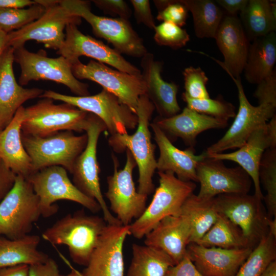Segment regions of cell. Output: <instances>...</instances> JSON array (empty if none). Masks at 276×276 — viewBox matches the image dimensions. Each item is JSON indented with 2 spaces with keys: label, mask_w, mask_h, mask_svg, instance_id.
<instances>
[{
  "label": "cell",
  "mask_w": 276,
  "mask_h": 276,
  "mask_svg": "<svg viewBox=\"0 0 276 276\" xmlns=\"http://www.w3.org/2000/svg\"><path fill=\"white\" fill-rule=\"evenodd\" d=\"M155 108L148 97L142 95L139 100L136 114L137 125L132 134L128 133L110 135L108 142L113 150L121 153L128 150L138 167L137 191L146 195L154 191L153 176L156 170L155 145L151 141L150 120Z\"/></svg>",
  "instance_id": "obj_1"
},
{
  "label": "cell",
  "mask_w": 276,
  "mask_h": 276,
  "mask_svg": "<svg viewBox=\"0 0 276 276\" xmlns=\"http://www.w3.org/2000/svg\"><path fill=\"white\" fill-rule=\"evenodd\" d=\"M107 224L103 217L79 211L57 220L42 237L52 245H66L73 261L86 267Z\"/></svg>",
  "instance_id": "obj_2"
},
{
  "label": "cell",
  "mask_w": 276,
  "mask_h": 276,
  "mask_svg": "<svg viewBox=\"0 0 276 276\" xmlns=\"http://www.w3.org/2000/svg\"><path fill=\"white\" fill-rule=\"evenodd\" d=\"M159 186L150 204L142 215L130 224L131 235L144 237L163 219L180 214L186 200L193 193L196 185L193 181L178 179L170 172H157Z\"/></svg>",
  "instance_id": "obj_3"
},
{
  "label": "cell",
  "mask_w": 276,
  "mask_h": 276,
  "mask_svg": "<svg viewBox=\"0 0 276 276\" xmlns=\"http://www.w3.org/2000/svg\"><path fill=\"white\" fill-rule=\"evenodd\" d=\"M88 112L67 103L55 104L43 98L25 108L21 134L43 137L62 131H86Z\"/></svg>",
  "instance_id": "obj_4"
},
{
  "label": "cell",
  "mask_w": 276,
  "mask_h": 276,
  "mask_svg": "<svg viewBox=\"0 0 276 276\" xmlns=\"http://www.w3.org/2000/svg\"><path fill=\"white\" fill-rule=\"evenodd\" d=\"M60 3L71 14L85 19L96 36L106 40L121 54L141 58L148 53L142 38L129 20L97 15L85 1L62 0Z\"/></svg>",
  "instance_id": "obj_5"
},
{
  "label": "cell",
  "mask_w": 276,
  "mask_h": 276,
  "mask_svg": "<svg viewBox=\"0 0 276 276\" xmlns=\"http://www.w3.org/2000/svg\"><path fill=\"white\" fill-rule=\"evenodd\" d=\"M21 138L31 159L33 173L47 167L60 166L71 174L76 159L87 142L86 134L75 135L68 130L43 137L21 133Z\"/></svg>",
  "instance_id": "obj_6"
},
{
  "label": "cell",
  "mask_w": 276,
  "mask_h": 276,
  "mask_svg": "<svg viewBox=\"0 0 276 276\" xmlns=\"http://www.w3.org/2000/svg\"><path fill=\"white\" fill-rule=\"evenodd\" d=\"M40 216L39 199L32 185L16 175L12 188L0 202V237L16 239L28 235Z\"/></svg>",
  "instance_id": "obj_7"
},
{
  "label": "cell",
  "mask_w": 276,
  "mask_h": 276,
  "mask_svg": "<svg viewBox=\"0 0 276 276\" xmlns=\"http://www.w3.org/2000/svg\"><path fill=\"white\" fill-rule=\"evenodd\" d=\"M45 8L43 15L20 29L7 35V46L14 49L24 47L26 42L35 40L46 48L58 50L65 40L64 31L70 24L79 25L81 18L71 14L60 1L35 0Z\"/></svg>",
  "instance_id": "obj_8"
},
{
  "label": "cell",
  "mask_w": 276,
  "mask_h": 276,
  "mask_svg": "<svg viewBox=\"0 0 276 276\" xmlns=\"http://www.w3.org/2000/svg\"><path fill=\"white\" fill-rule=\"evenodd\" d=\"M37 196L41 216L48 218L55 214L58 200L77 202L90 212L101 211L99 203L81 192L70 179L66 170L60 166L47 167L32 173L27 178Z\"/></svg>",
  "instance_id": "obj_9"
},
{
  "label": "cell",
  "mask_w": 276,
  "mask_h": 276,
  "mask_svg": "<svg viewBox=\"0 0 276 276\" xmlns=\"http://www.w3.org/2000/svg\"><path fill=\"white\" fill-rule=\"evenodd\" d=\"M88 126L85 131L87 142L75 162L71 173L73 183L81 192L97 201L107 224H121L109 211L99 181L100 169L97 156V144L100 135L107 128L104 122L95 114L88 112Z\"/></svg>",
  "instance_id": "obj_10"
},
{
  "label": "cell",
  "mask_w": 276,
  "mask_h": 276,
  "mask_svg": "<svg viewBox=\"0 0 276 276\" xmlns=\"http://www.w3.org/2000/svg\"><path fill=\"white\" fill-rule=\"evenodd\" d=\"M39 98L61 101L93 113L105 124L110 135L124 134L136 128L137 117L113 94L102 89L95 95L72 96L52 90L44 91Z\"/></svg>",
  "instance_id": "obj_11"
},
{
  "label": "cell",
  "mask_w": 276,
  "mask_h": 276,
  "mask_svg": "<svg viewBox=\"0 0 276 276\" xmlns=\"http://www.w3.org/2000/svg\"><path fill=\"white\" fill-rule=\"evenodd\" d=\"M14 61L20 67L21 86L32 80H50L65 85L77 96L89 95L88 85L74 77L71 63L63 56L50 58L44 51L35 53L22 47L14 49Z\"/></svg>",
  "instance_id": "obj_12"
},
{
  "label": "cell",
  "mask_w": 276,
  "mask_h": 276,
  "mask_svg": "<svg viewBox=\"0 0 276 276\" xmlns=\"http://www.w3.org/2000/svg\"><path fill=\"white\" fill-rule=\"evenodd\" d=\"M125 151L126 163L120 170L117 157L112 154L113 172L107 177L108 188L105 195L109 201L110 210L121 224L129 225L144 212L148 196L136 191L132 177L136 164L131 153Z\"/></svg>",
  "instance_id": "obj_13"
},
{
  "label": "cell",
  "mask_w": 276,
  "mask_h": 276,
  "mask_svg": "<svg viewBox=\"0 0 276 276\" xmlns=\"http://www.w3.org/2000/svg\"><path fill=\"white\" fill-rule=\"evenodd\" d=\"M71 64L72 73L76 79L97 83L136 114L139 98L146 93L142 75L135 76L114 70L94 60H90L87 64L78 60Z\"/></svg>",
  "instance_id": "obj_14"
},
{
  "label": "cell",
  "mask_w": 276,
  "mask_h": 276,
  "mask_svg": "<svg viewBox=\"0 0 276 276\" xmlns=\"http://www.w3.org/2000/svg\"><path fill=\"white\" fill-rule=\"evenodd\" d=\"M219 213L237 225L255 248L267 235V216L262 200L255 194H225L214 197Z\"/></svg>",
  "instance_id": "obj_15"
},
{
  "label": "cell",
  "mask_w": 276,
  "mask_h": 276,
  "mask_svg": "<svg viewBox=\"0 0 276 276\" xmlns=\"http://www.w3.org/2000/svg\"><path fill=\"white\" fill-rule=\"evenodd\" d=\"M231 77L238 90V111L224 135L207 148L205 151L207 154L220 153L228 149L240 148L252 132L275 114L276 106L267 104L252 105L244 93L241 78Z\"/></svg>",
  "instance_id": "obj_16"
},
{
  "label": "cell",
  "mask_w": 276,
  "mask_h": 276,
  "mask_svg": "<svg viewBox=\"0 0 276 276\" xmlns=\"http://www.w3.org/2000/svg\"><path fill=\"white\" fill-rule=\"evenodd\" d=\"M65 40L57 53L71 63L87 56L129 74L141 76V71L127 61L119 52L90 36L82 33L75 24H70L65 30Z\"/></svg>",
  "instance_id": "obj_17"
},
{
  "label": "cell",
  "mask_w": 276,
  "mask_h": 276,
  "mask_svg": "<svg viewBox=\"0 0 276 276\" xmlns=\"http://www.w3.org/2000/svg\"><path fill=\"white\" fill-rule=\"evenodd\" d=\"M196 175L200 183L197 196L209 199L225 194H248L252 180L241 167H226L222 160L206 156L197 165Z\"/></svg>",
  "instance_id": "obj_18"
},
{
  "label": "cell",
  "mask_w": 276,
  "mask_h": 276,
  "mask_svg": "<svg viewBox=\"0 0 276 276\" xmlns=\"http://www.w3.org/2000/svg\"><path fill=\"white\" fill-rule=\"evenodd\" d=\"M276 148V115L256 129L245 144L236 151L227 153L207 154L210 158L237 163L250 177L255 195L263 200L259 179V168L263 154L269 148Z\"/></svg>",
  "instance_id": "obj_19"
},
{
  "label": "cell",
  "mask_w": 276,
  "mask_h": 276,
  "mask_svg": "<svg viewBox=\"0 0 276 276\" xmlns=\"http://www.w3.org/2000/svg\"><path fill=\"white\" fill-rule=\"evenodd\" d=\"M130 225L107 224L82 273L84 276H124L123 246Z\"/></svg>",
  "instance_id": "obj_20"
},
{
  "label": "cell",
  "mask_w": 276,
  "mask_h": 276,
  "mask_svg": "<svg viewBox=\"0 0 276 276\" xmlns=\"http://www.w3.org/2000/svg\"><path fill=\"white\" fill-rule=\"evenodd\" d=\"M214 38L224 60L220 61L208 56L218 63L230 77H240L250 43L240 19L237 16H223Z\"/></svg>",
  "instance_id": "obj_21"
},
{
  "label": "cell",
  "mask_w": 276,
  "mask_h": 276,
  "mask_svg": "<svg viewBox=\"0 0 276 276\" xmlns=\"http://www.w3.org/2000/svg\"><path fill=\"white\" fill-rule=\"evenodd\" d=\"M141 75L146 87L145 95L161 118H170L179 113L177 99L178 86L165 81L161 76L163 63L148 52L141 58Z\"/></svg>",
  "instance_id": "obj_22"
},
{
  "label": "cell",
  "mask_w": 276,
  "mask_h": 276,
  "mask_svg": "<svg viewBox=\"0 0 276 276\" xmlns=\"http://www.w3.org/2000/svg\"><path fill=\"white\" fill-rule=\"evenodd\" d=\"M254 248L225 249L190 243L187 251L204 276H235Z\"/></svg>",
  "instance_id": "obj_23"
},
{
  "label": "cell",
  "mask_w": 276,
  "mask_h": 276,
  "mask_svg": "<svg viewBox=\"0 0 276 276\" xmlns=\"http://www.w3.org/2000/svg\"><path fill=\"white\" fill-rule=\"evenodd\" d=\"M14 50L7 47L0 61V131L9 124L23 103L39 98L44 92L38 88H25L17 82L13 70Z\"/></svg>",
  "instance_id": "obj_24"
},
{
  "label": "cell",
  "mask_w": 276,
  "mask_h": 276,
  "mask_svg": "<svg viewBox=\"0 0 276 276\" xmlns=\"http://www.w3.org/2000/svg\"><path fill=\"white\" fill-rule=\"evenodd\" d=\"M150 127L159 151V156L156 160L157 171L172 172L181 180L198 182L196 168L198 163L206 157L205 151L196 155L194 148L179 149L154 123H150Z\"/></svg>",
  "instance_id": "obj_25"
},
{
  "label": "cell",
  "mask_w": 276,
  "mask_h": 276,
  "mask_svg": "<svg viewBox=\"0 0 276 276\" xmlns=\"http://www.w3.org/2000/svg\"><path fill=\"white\" fill-rule=\"evenodd\" d=\"M145 237V245L163 251L175 265L187 254L190 243V224L180 214L169 216L159 221Z\"/></svg>",
  "instance_id": "obj_26"
},
{
  "label": "cell",
  "mask_w": 276,
  "mask_h": 276,
  "mask_svg": "<svg viewBox=\"0 0 276 276\" xmlns=\"http://www.w3.org/2000/svg\"><path fill=\"white\" fill-rule=\"evenodd\" d=\"M154 123L167 136L179 137L189 147L194 148L196 138L201 132L211 129L224 128L228 121L197 112L186 107L170 118L157 117Z\"/></svg>",
  "instance_id": "obj_27"
},
{
  "label": "cell",
  "mask_w": 276,
  "mask_h": 276,
  "mask_svg": "<svg viewBox=\"0 0 276 276\" xmlns=\"http://www.w3.org/2000/svg\"><path fill=\"white\" fill-rule=\"evenodd\" d=\"M24 110L23 106L20 107L9 124L0 131V158L16 175L27 178L33 170L21 138Z\"/></svg>",
  "instance_id": "obj_28"
},
{
  "label": "cell",
  "mask_w": 276,
  "mask_h": 276,
  "mask_svg": "<svg viewBox=\"0 0 276 276\" xmlns=\"http://www.w3.org/2000/svg\"><path fill=\"white\" fill-rule=\"evenodd\" d=\"M275 62V32L252 40L243 70L246 80L259 84L273 72Z\"/></svg>",
  "instance_id": "obj_29"
},
{
  "label": "cell",
  "mask_w": 276,
  "mask_h": 276,
  "mask_svg": "<svg viewBox=\"0 0 276 276\" xmlns=\"http://www.w3.org/2000/svg\"><path fill=\"white\" fill-rule=\"evenodd\" d=\"M40 238L28 234L10 239L0 237V268L26 264L32 265L46 262L50 257L38 249Z\"/></svg>",
  "instance_id": "obj_30"
},
{
  "label": "cell",
  "mask_w": 276,
  "mask_h": 276,
  "mask_svg": "<svg viewBox=\"0 0 276 276\" xmlns=\"http://www.w3.org/2000/svg\"><path fill=\"white\" fill-rule=\"evenodd\" d=\"M240 16L249 40L264 36L276 30L275 1L248 0Z\"/></svg>",
  "instance_id": "obj_31"
},
{
  "label": "cell",
  "mask_w": 276,
  "mask_h": 276,
  "mask_svg": "<svg viewBox=\"0 0 276 276\" xmlns=\"http://www.w3.org/2000/svg\"><path fill=\"white\" fill-rule=\"evenodd\" d=\"M180 214L189 223L191 243L197 242L209 231L217 220L219 212L214 197L202 198L193 193L183 203Z\"/></svg>",
  "instance_id": "obj_32"
},
{
  "label": "cell",
  "mask_w": 276,
  "mask_h": 276,
  "mask_svg": "<svg viewBox=\"0 0 276 276\" xmlns=\"http://www.w3.org/2000/svg\"><path fill=\"white\" fill-rule=\"evenodd\" d=\"M132 251L127 276H165L168 269L175 265L169 256L153 247L133 243Z\"/></svg>",
  "instance_id": "obj_33"
},
{
  "label": "cell",
  "mask_w": 276,
  "mask_h": 276,
  "mask_svg": "<svg viewBox=\"0 0 276 276\" xmlns=\"http://www.w3.org/2000/svg\"><path fill=\"white\" fill-rule=\"evenodd\" d=\"M196 243L204 247L225 249L254 248L241 229L220 213L214 224Z\"/></svg>",
  "instance_id": "obj_34"
},
{
  "label": "cell",
  "mask_w": 276,
  "mask_h": 276,
  "mask_svg": "<svg viewBox=\"0 0 276 276\" xmlns=\"http://www.w3.org/2000/svg\"><path fill=\"white\" fill-rule=\"evenodd\" d=\"M182 1L192 13L196 36L214 38L223 17L220 7L211 0Z\"/></svg>",
  "instance_id": "obj_35"
},
{
  "label": "cell",
  "mask_w": 276,
  "mask_h": 276,
  "mask_svg": "<svg viewBox=\"0 0 276 276\" xmlns=\"http://www.w3.org/2000/svg\"><path fill=\"white\" fill-rule=\"evenodd\" d=\"M276 260V237L268 233L252 249L235 276H260Z\"/></svg>",
  "instance_id": "obj_36"
},
{
  "label": "cell",
  "mask_w": 276,
  "mask_h": 276,
  "mask_svg": "<svg viewBox=\"0 0 276 276\" xmlns=\"http://www.w3.org/2000/svg\"><path fill=\"white\" fill-rule=\"evenodd\" d=\"M259 179L266 194L263 197L268 217H276V148L264 152L259 168Z\"/></svg>",
  "instance_id": "obj_37"
},
{
  "label": "cell",
  "mask_w": 276,
  "mask_h": 276,
  "mask_svg": "<svg viewBox=\"0 0 276 276\" xmlns=\"http://www.w3.org/2000/svg\"><path fill=\"white\" fill-rule=\"evenodd\" d=\"M45 11L37 3L27 9L0 8V30L8 34L20 29L40 18Z\"/></svg>",
  "instance_id": "obj_38"
},
{
  "label": "cell",
  "mask_w": 276,
  "mask_h": 276,
  "mask_svg": "<svg viewBox=\"0 0 276 276\" xmlns=\"http://www.w3.org/2000/svg\"><path fill=\"white\" fill-rule=\"evenodd\" d=\"M182 98L187 107L201 114L226 121L236 116L234 105L221 98L193 99L182 93Z\"/></svg>",
  "instance_id": "obj_39"
},
{
  "label": "cell",
  "mask_w": 276,
  "mask_h": 276,
  "mask_svg": "<svg viewBox=\"0 0 276 276\" xmlns=\"http://www.w3.org/2000/svg\"><path fill=\"white\" fill-rule=\"evenodd\" d=\"M153 30L154 40L159 45L177 49L185 46L190 40L186 30L173 23L162 22Z\"/></svg>",
  "instance_id": "obj_40"
},
{
  "label": "cell",
  "mask_w": 276,
  "mask_h": 276,
  "mask_svg": "<svg viewBox=\"0 0 276 276\" xmlns=\"http://www.w3.org/2000/svg\"><path fill=\"white\" fill-rule=\"evenodd\" d=\"M185 91L188 97L193 99L210 98L206 85L209 81L205 72L200 67L189 66L182 72Z\"/></svg>",
  "instance_id": "obj_41"
},
{
  "label": "cell",
  "mask_w": 276,
  "mask_h": 276,
  "mask_svg": "<svg viewBox=\"0 0 276 276\" xmlns=\"http://www.w3.org/2000/svg\"><path fill=\"white\" fill-rule=\"evenodd\" d=\"M153 3L158 10V20L180 27L186 25L189 11L182 0H155Z\"/></svg>",
  "instance_id": "obj_42"
},
{
  "label": "cell",
  "mask_w": 276,
  "mask_h": 276,
  "mask_svg": "<svg viewBox=\"0 0 276 276\" xmlns=\"http://www.w3.org/2000/svg\"><path fill=\"white\" fill-rule=\"evenodd\" d=\"M254 96L258 100L259 104H267L276 106L275 70L258 84Z\"/></svg>",
  "instance_id": "obj_43"
},
{
  "label": "cell",
  "mask_w": 276,
  "mask_h": 276,
  "mask_svg": "<svg viewBox=\"0 0 276 276\" xmlns=\"http://www.w3.org/2000/svg\"><path fill=\"white\" fill-rule=\"evenodd\" d=\"M95 5L104 13L129 20L132 11L123 0H94Z\"/></svg>",
  "instance_id": "obj_44"
},
{
  "label": "cell",
  "mask_w": 276,
  "mask_h": 276,
  "mask_svg": "<svg viewBox=\"0 0 276 276\" xmlns=\"http://www.w3.org/2000/svg\"><path fill=\"white\" fill-rule=\"evenodd\" d=\"M134 16L137 24H143L150 29L156 26L148 0H130Z\"/></svg>",
  "instance_id": "obj_45"
},
{
  "label": "cell",
  "mask_w": 276,
  "mask_h": 276,
  "mask_svg": "<svg viewBox=\"0 0 276 276\" xmlns=\"http://www.w3.org/2000/svg\"><path fill=\"white\" fill-rule=\"evenodd\" d=\"M165 276H204L196 268L187 253L178 263L170 267Z\"/></svg>",
  "instance_id": "obj_46"
},
{
  "label": "cell",
  "mask_w": 276,
  "mask_h": 276,
  "mask_svg": "<svg viewBox=\"0 0 276 276\" xmlns=\"http://www.w3.org/2000/svg\"><path fill=\"white\" fill-rule=\"evenodd\" d=\"M58 264L52 258L42 263L29 266V276H61Z\"/></svg>",
  "instance_id": "obj_47"
},
{
  "label": "cell",
  "mask_w": 276,
  "mask_h": 276,
  "mask_svg": "<svg viewBox=\"0 0 276 276\" xmlns=\"http://www.w3.org/2000/svg\"><path fill=\"white\" fill-rule=\"evenodd\" d=\"M16 176L0 158V202L12 188Z\"/></svg>",
  "instance_id": "obj_48"
},
{
  "label": "cell",
  "mask_w": 276,
  "mask_h": 276,
  "mask_svg": "<svg viewBox=\"0 0 276 276\" xmlns=\"http://www.w3.org/2000/svg\"><path fill=\"white\" fill-rule=\"evenodd\" d=\"M248 0H217L215 3L222 8L227 15L237 16L245 7Z\"/></svg>",
  "instance_id": "obj_49"
},
{
  "label": "cell",
  "mask_w": 276,
  "mask_h": 276,
  "mask_svg": "<svg viewBox=\"0 0 276 276\" xmlns=\"http://www.w3.org/2000/svg\"><path fill=\"white\" fill-rule=\"evenodd\" d=\"M29 265L21 264L0 268V276H29Z\"/></svg>",
  "instance_id": "obj_50"
},
{
  "label": "cell",
  "mask_w": 276,
  "mask_h": 276,
  "mask_svg": "<svg viewBox=\"0 0 276 276\" xmlns=\"http://www.w3.org/2000/svg\"><path fill=\"white\" fill-rule=\"evenodd\" d=\"M36 4L30 0H0V8L23 9Z\"/></svg>",
  "instance_id": "obj_51"
},
{
  "label": "cell",
  "mask_w": 276,
  "mask_h": 276,
  "mask_svg": "<svg viewBox=\"0 0 276 276\" xmlns=\"http://www.w3.org/2000/svg\"><path fill=\"white\" fill-rule=\"evenodd\" d=\"M260 276H276V260L271 262Z\"/></svg>",
  "instance_id": "obj_52"
},
{
  "label": "cell",
  "mask_w": 276,
  "mask_h": 276,
  "mask_svg": "<svg viewBox=\"0 0 276 276\" xmlns=\"http://www.w3.org/2000/svg\"><path fill=\"white\" fill-rule=\"evenodd\" d=\"M7 33L0 30V61L5 50L7 48Z\"/></svg>",
  "instance_id": "obj_53"
},
{
  "label": "cell",
  "mask_w": 276,
  "mask_h": 276,
  "mask_svg": "<svg viewBox=\"0 0 276 276\" xmlns=\"http://www.w3.org/2000/svg\"><path fill=\"white\" fill-rule=\"evenodd\" d=\"M267 225L269 233L276 237V217L272 219L268 218Z\"/></svg>",
  "instance_id": "obj_54"
},
{
  "label": "cell",
  "mask_w": 276,
  "mask_h": 276,
  "mask_svg": "<svg viewBox=\"0 0 276 276\" xmlns=\"http://www.w3.org/2000/svg\"><path fill=\"white\" fill-rule=\"evenodd\" d=\"M61 276H84L83 274L79 271H77V270H75L74 269H73L72 271L67 275H61Z\"/></svg>",
  "instance_id": "obj_55"
}]
</instances>
